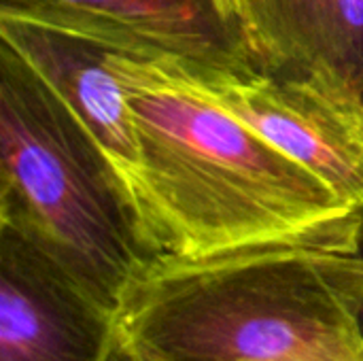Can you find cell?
I'll list each match as a JSON object with an SVG mask.
<instances>
[{
  "instance_id": "obj_1",
  "label": "cell",
  "mask_w": 363,
  "mask_h": 361,
  "mask_svg": "<svg viewBox=\"0 0 363 361\" xmlns=\"http://www.w3.org/2000/svg\"><path fill=\"white\" fill-rule=\"evenodd\" d=\"M363 213L298 236L160 257L117 332L140 361H363Z\"/></svg>"
},
{
  "instance_id": "obj_2",
  "label": "cell",
  "mask_w": 363,
  "mask_h": 361,
  "mask_svg": "<svg viewBox=\"0 0 363 361\" xmlns=\"http://www.w3.org/2000/svg\"><path fill=\"white\" fill-rule=\"evenodd\" d=\"M138 147V217L157 257L298 236L359 211L213 102L181 60L111 47Z\"/></svg>"
},
{
  "instance_id": "obj_3",
  "label": "cell",
  "mask_w": 363,
  "mask_h": 361,
  "mask_svg": "<svg viewBox=\"0 0 363 361\" xmlns=\"http://www.w3.org/2000/svg\"><path fill=\"white\" fill-rule=\"evenodd\" d=\"M0 226L43 249L115 315L160 260L100 145L2 43Z\"/></svg>"
},
{
  "instance_id": "obj_4",
  "label": "cell",
  "mask_w": 363,
  "mask_h": 361,
  "mask_svg": "<svg viewBox=\"0 0 363 361\" xmlns=\"http://www.w3.org/2000/svg\"><path fill=\"white\" fill-rule=\"evenodd\" d=\"M183 66L213 102L311 170L347 209L363 213L359 98L313 77L253 64L221 68L183 62Z\"/></svg>"
},
{
  "instance_id": "obj_5",
  "label": "cell",
  "mask_w": 363,
  "mask_h": 361,
  "mask_svg": "<svg viewBox=\"0 0 363 361\" xmlns=\"http://www.w3.org/2000/svg\"><path fill=\"white\" fill-rule=\"evenodd\" d=\"M117 315L53 257L0 226V361H106Z\"/></svg>"
},
{
  "instance_id": "obj_6",
  "label": "cell",
  "mask_w": 363,
  "mask_h": 361,
  "mask_svg": "<svg viewBox=\"0 0 363 361\" xmlns=\"http://www.w3.org/2000/svg\"><path fill=\"white\" fill-rule=\"evenodd\" d=\"M0 15L74 30L136 53L200 66H249L236 17L221 0H0Z\"/></svg>"
},
{
  "instance_id": "obj_7",
  "label": "cell",
  "mask_w": 363,
  "mask_h": 361,
  "mask_svg": "<svg viewBox=\"0 0 363 361\" xmlns=\"http://www.w3.org/2000/svg\"><path fill=\"white\" fill-rule=\"evenodd\" d=\"M0 43L11 47L83 123L138 213L136 132L125 91L108 60L111 45L13 15H0Z\"/></svg>"
},
{
  "instance_id": "obj_8",
  "label": "cell",
  "mask_w": 363,
  "mask_h": 361,
  "mask_svg": "<svg viewBox=\"0 0 363 361\" xmlns=\"http://www.w3.org/2000/svg\"><path fill=\"white\" fill-rule=\"evenodd\" d=\"M251 64L319 79L363 102V0H234Z\"/></svg>"
},
{
  "instance_id": "obj_9",
  "label": "cell",
  "mask_w": 363,
  "mask_h": 361,
  "mask_svg": "<svg viewBox=\"0 0 363 361\" xmlns=\"http://www.w3.org/2000/svg\"><path fill=\"white\" fill-rule=\"evenodd\" d=\"M106 361H140L125 345H123V340L119 338V332H117V338H115V345H113V349H111V355H108V360Z\"/></svg>"
},
{
  "instance_id": "obj_10",
  "label": "cell",
  "mask_w": 363,
  "mask_h": 361,
  "mask_svg": "<svg viewBox=\"0 0 363 361\" xmlns=\"http://www.w3.org/2000/svg\"><path fill=\"white\" fill-rule=\"evenodd\" d=\"M362 245H363V228H362ZM357 328H359V334H362V340H363V304H362V309H359V315H357Z\"/></svg>"
},
{
  "instance_id": "obj_11",
  "label": "cell",
  "mask_w": 363,
  "mask_h": 361,
  "mask_svg": "<svg viewBox=\"0 0 363 361\" xmlns=\"http://www.w3.org/2000/svg\"><path fill=\"white\" fill-rule=\"evenodd\" d=\"M221 2H223V4H225V9H228V11H230V13H232V15L236 17V9H234V0H221ZM236 21H238V19H236Z\"/></svg>"
}]
</instances>
